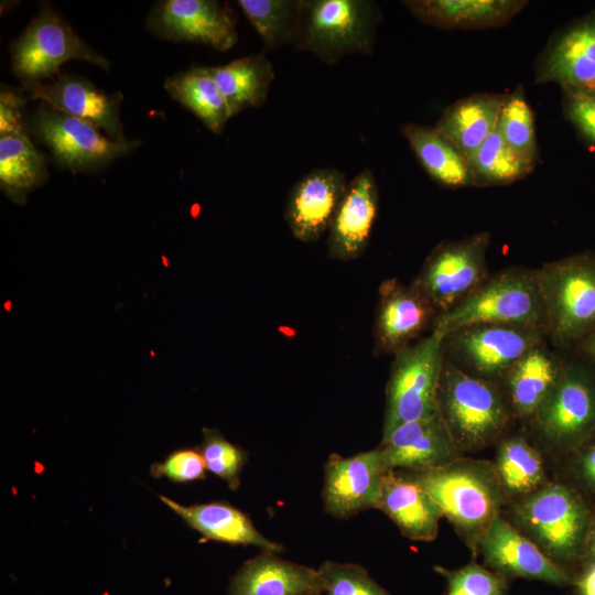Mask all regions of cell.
<instances>
[{
	"label": "cell",
	"instance_id": "cell-34",
	"mask_svg": "<svg viewBox=\"0 0 595 595\" xmlns=\"http://www.w3.org/2000/svg\"><path fill=\"white\" fill-rule=\"evenodd\" d=\"M236 3L260 36L266 50L292 45L300 0H238Z\"/></svg>",
	"mask_w": 595,
	"mask_h": 595
},
{
	"label": "cell",
	"instance_id": "cell-24",
	"mask_svg": "<svg viewBox=\"0 0 595 595\" xmlns=\"http://www.w3.org/2000/svg\"><path fill=\"white\" fill-rule=\"evenodd\" d=\"M262 552L230 580L229 595H313L322 593L317 570Z\"/></svg>",
	"mask_w": 595,
	"mask_h": 595
},
{
	"label": "cell",
	"instance_id": "cell-23",
	"mask_svg": "<svg viewBox=\"0 0 595 595\" xmlns=\"http://www.w3.org/2000/svg\"><path fill=\"white\" fill-rule=\"evenodd\" d=\"M402 4L424 24L441 30H483L508 24L526 0H404Z\"/></svg>",
	"mask_w": 595,
	"mask_h": 595
},
{
	"label": "cell",
	"instance_id": "cell-29",
	"mask_svg": "<svg viewBox=\"0 0 595 595\" xmlns=\"http://www.w3.org/2000/svg\"><path fill=\"white\" fill-rule=\"evenodd\" d=\"M401 133L433 181L450 188L474 186L466 156L434 127L409 122Z\"/></svg>",
	"mask_w": 595,
	"mask_h": 595
},
{
	"label": "cell",
	"instance_id": "cell-43",
	"mask_svg": "<svg viewBox=\"0 0 595 595\" xmlns=\"http://www.w3.org/2000/svg\"><path fill=\"white\" fill-rule=\"evenodd\" d=\"M576 586L580 595H595V561L586 563Z\"/></svg>",
	"mask_w": 595,
	"mask_h": 595
},
{
	"label": "cell",
	"instance_id": "cell-5",
	"mask_svg": "<svg viewBox=\"0 0 595 595\" xmlns=\"http://www.w3.org/2000/svg\"><path fill=\"white\" fill-rule=\"evenodd\" d=\"M478 323L534 328L547 335L537 269L511 267L497 272L461 304L439 314L433 327L447 334Z\"/></svg>",
	"mask_w": 595,
	"mask_h": 595
},
{
	"label": "cell",
	"instance_id": "cell-38",
	"mask_svg": "<svg viewBox=\"0 0 595 595\" xmlns=\"http://www.w3.org/2000/svg\"><path fill=\"white\" fill-rule=\"evenodd\" d=\"M447 583L446 595H506L507 583L504 575L491 572L476 563L458 570L434 566Z\"/></svg>",
	"mask_w": 595,
	"mask_h": 595
},
{
	"label": "cell",
	"instance_id": "cell-9",
	"mask_svg": "<svg viewBox=\"0 0 595 595\" xmlns=\"http://www.w3.org/2000/svg\"><path fill=\"white\" fill-rule=\"evenodd\" d=\"M68 61L109 71L110 62L91 48L48 6H43L11 47L12 72L23 86L52 79Z\"/></svg>",
	"mask_w": 595,
	"mask_h": 595
},
{
	"label": "cell",
	"instance_id": "cell-1",
	"mask_svg": "<svg viewBox=\"0 0 595 595\" xmlns=\"http://www.w3.org/2000/svg\"><path fill=\"white\" fill-rule=\"evenodd\" d=\"M404 472L433 498L467 545L477 551L482 536L500 516L507 497L494 465L459 457L433 470Z\"/></svg>",
	"mask_w": 595,
	"mask_h": 595
},
{
	"label": "cell",
	"instance_id": "cell-40",
	"mask_svg": "<svg viewBox=\"0 0 595 595\" xmlns=\"http://www.w3.org/2000/svg\"><path fill=\"white\" fill-rule=\"evenodd\" d=\"M206 466L195 448H180L171 453L163 462L151 466L155 478L166 477L175 483H190L205 478Z\"/></svg>",
	"mask_w": 595,
	"mask_h": 595
},
{
	"label": "cell",
	"instance_id": "cell-39",
	"mask_svg": "<svg viewBox=\"0 0 595 595\" xmlns=\"http://www.w3.org/2000/svg\"><path fill=\"white\" fill-rule=\"evenodd\" d=\"M562 112L581 141L595 153V87H563Z\"/></svg>",
	"mask_w": 595,
	"mask_h": 595
},
{
	"label": "cell",
	"instance_id": "cell-36",
	"mask_svg": "<svg viewBox=\"0 0 595 595\" xmlns=\"http://www.w3.org/2000/svg\"><path fill=\"white\" fill-rule=\"evenodd\" d=\"M206 469L225 480L231 490L240 485V473L247 462V452L230 443L216 429H203V441L196 447Z\"/></svg>",
	"mask_w": 595,
	"mask_h": 595
},
{
	"label": "cell",
	"instance_id": "cell-4",
	"mask_svg": "<svg viewBox=\"0 0 595 595\" xmlns=\"http://www.w3.org/2000/svg\"><path fill=\"white\" fill-rule=\"evenodd\" d=\"M439 412L461 452L480 450L505 431L510 407L490 380L472 376L444 355Z\"/></svg>",
	"mask_w": 595,
	"mask_h": 595
},
{
	"label": "cell",
	"instance_id": "cell-44",
	"mask_svg": "<svg viewBox=\"0 0 595 595\" xmlns=\"http://www.w3.org/2000/svg\"><path fill=\"white\" fill-rule=\"evenodd\" d=\"M580 356L595 363V329L575 346Z\"/></svg>",
	"mask_w": 595,
	"mask_h": 595
},
{
	"label": "cell",
	"instance_id": "cell-18",
	"mask_svg": "<svg viewBox=\"0 0 595 595\" xmlns=\"http://www.w3.org/2000/svg\"><path fill=\"white\" fill-rule=\"evenodd\" d=\"M347 184L342 171L321 167L312 170L292 186L284 217L295 239L314 242L328 231Z\"/></svg>",
	"mask_w": 595,
	"mask_h": 595
},
{
	"label": "cell",
	"instance_id": "cell-8",
	"mask_svg": "<svg viewBox=\"0 0 595 595\" xmlns=\"http://www.w3.org/2000/svg\"><path fill=\"white\" fill-rule=\"evenodd\" d=\"M582 358L564 363L554 389L531 419L547 445L565 456L595 432V363Z\"/></svg>",
	"mask_w": 595,
	"mask_h": 595
},
{
	"label": "cell",
	"instance_id": "cell-2",
	"mask_svg": "<svg viewBox=\"0 0 595 595\" xmlns=\"http://www.w3.org/2000/svg\"><path fill=\"white\" fill-rule=\"evenodd\" d=\"M593 513V505L561 482L547 483L512 509L519 530L562 567L582 561Z\"/></svg>",
	"mask_w": 595,
	"mask_h": 595
},
{
	"label": "cell",
	"instance_id": "cell-35",
	"mask_svg": "<svg viewBox=\"0 0 595 595\" xmlns=\"http://www.w3.org/2000/svg\"><path fill=\"white\" fill-rule=\"evenodd\" d=\"M496 130L515 152L537 165L539 147L536 117L526 98L522 84H518L510 94H507Z\"/></svg>",
	"mask_w": 595,
	"mask_h": 595
},
{
	"label": "cell",
	"instance_id": "cell-30",
	"mask_svg": "<svg viewBox=\"0 0 595 595\" xmlns=\"http://www.w3.org/2000/svg\"><path fill=\"white\" fill-rule=\"evenodd\" d=\"M48 177L43 154L25 131L0 134V188L12 202L24 205L29 193Z\"/></svg>",
	"mask_w": 595,
	"mask_h": 595
},
{
	"label": "cell",
	"instance_id": "cell-28",
	"mask_svg": "<svg viewBox=\"0 0 595 595\" xmlns=\"http://www.w3.org/2000/svg\"><path fill=\"white\" fill-rule=\"evenodd\" d=\"M230 117L261 107L274 80V69L264 52L236 58L227 64L209 66Z\"/></svg>",
	"mask_w": 595,
	"mask_h": 595
},
{
	"label": "cell",
	"instance_id": "cell-42",
	"mask_svg": "<svg viewBox=\"0 0 595 595\" xmlns=\"http://www.w3.org/2000/svg\"><path fill=\"white\" fill-rule=\"evenodd\" d=\"M25 99L22 93L2 86L0 93V134L25 131L23 122V106Z\"/></svg>",
	"mask_w": 595,
	"mask_h": 595
},
{
	"label": "cell",
	"instance_id": "cell-13",
	"mask_svg": "<svg viewBox=\"0 0 595 595\" xmlns=\"http://www.w3.org/2000/svg\"><path fill=\"white\" fill-rule=\"evenodd\" d=\"M148 28L156 36L227 52L238 42L232 11L215 0H165L151 11Z\"/></svg>",
	"mask_w": 595,
	"mask_h": 595
},
{
	"label": "cell",
	"instance_id": "cell-7",
	"mask_svg": "<svg viewBox=\"0 0 595 595\" xmlns=\"http://www.w3.org/2000/svg\"><path fill=\"white\" fill-rule=\"evenodd\" d=\"M444 338L442 329L432 327L429 335L393 355L386 387L382 436L404 423L439 413Z\"/></svg>",
	"mask_w": 595,
	"mask_h": 595
},
{
	"label": "cell",
	"instance_id": "cell-27",
	"mask_svg": "<svg viewBox=\"0 0 595 595\" xmlns=\"http://www.w3.org/2000/svg\"><path fill=\"white\" fill-rule=\"evenodd\" d=\"M507 94L474 93L447 106L434 128L466 158L496 130Z\"/></svg>",
	"mask_w": 595,
	"mask_h": 595
},
{
	"label": "cell",
	"instance_id": "cell-11",
	"mask_svg": "<svg viewBox=\"0 0 595 595\" xmlns=\"http://www.w3.org/2000/svg\"><path fill=\"white\" fill-rule=\"evenodd\" d=\"M544 336L534 328L472 324L445 334L444 355L465 372L493 381L502 378Z\"/></svg>",
	"mask_w": 595,
	"mask_h": 595
},
{
	"label": "cell",
	"instance_id": "cell-10",
	"mask_svg": "<svg viewBox=\"0 0 595 595\" xmlns=\"http://www.w3.org/2000/svg\"><path fill=\"white\" fill-rule=\"evenodd\" d=\"M489 232L483 231L454 241H442L430 252L411 284L439 314L454 309L490 277L486 253Z\"/></svg>",
	"mask_w": 595,
	"mask_h": 595
},
{
	"label": "cell",
	"instance_id": "cell-37",
	"mask_svg": "<svg viewBox=\"0 0 595 595\" xmlns=\"http://www.w3.org/2000/svg\"><path fill=\"white\" fill-rule=\"evenodd\" d=\"M317 574L324 595H391L358 564L326 561Z\"/></svg>",
	"mask_w": 595,
	"mask_h": 595
},
{
	"label": "cell",
	"instance_id": "cell-31",
	"mask_svg": "<svg viewBox=\"0 0 595 595\" xmlns=\"http://www.w3.org/2000/svg\"><path fill=\"white\" fill-rule=\"evenodd\" d=\"M163 87L214 133H221L231 118L209 66H195L172 75L164 80Z\"/></svg>",
	"mask_w": 595,
	"mask_h": 595
},
{
	"label": "cell",
	"instance_id": "cell-14",
	"mask_svg": "<svg viewBox=\"0 0 595 595\" xmlns=\"http://www.w3.org/2000/svg\"><path fill=\"white\" fill-rule=\"evenodd\" d=\"M389 472L380 447L344 457L331 454L324 466L323 506L337 519L377 508Z\"/></svg>",
	"mask_w": 595,
	"mask_h": 595
},
{
	"label": "cell",
	"instance_id": "cell-25",
	"mask_svg": "<svg viewBox=\"0 0 595 595\" xmlns=\"http://www.w3.org/2000/svg\"><path fill=\"white\" fill-rule=\"evenodd\" d=\"M159 498L187 526L208 540L253 545L262 552L280 553L284 550L280 543L260 533L246 513L226 501L184 506L166 496L159 495Z\"/></svg>",
	"mask_w": 595,
	"mask_h": 595
},
{
	"label": "cell",
	"instance_id": "cell-15",
	"mask_svg": "<svg viewBox=\"0 0 595 595\" xmlns=\"http://www.w3.org/2000/svg\"><path fill=\"white\" fill-rule=\"evenodd\" d=\"M533 71L536 84L595 87V9L553 32Z\"/></svg>",
	"mask_w": 595,
	"mask_h": 595
},
{
	"label": "cell",
	"instance_id": "cell-20",
	"mask_svg": "<svg viewBox=\"0 0 595 595\" xmlns=\"http://www.w3.org/2000/svg\"><path fill=\"white\" fill-rule=\"evenodd\" d=\"M23 88L31 99L85 120L102 129L112 140L129 141L120 120L118 95L106 94L89 80L69 74H60L50 84L37 83Z\"/></svg>",
	"mask_w": 595,
	"mask_h": 595
},
{
	"label": "cell",
	"instance_id": "cell-46",
	"mask_svg": "<svg viewBox=\"0 0 595 595\" xmlns=\"http://www.w3.org/2000/svg\"><path fill=\"white\" fill-rule=\"evenodd\" d=\"M313 595H324L323 593H316V594H313Z\"/></svg>",
	"mask_w": 595,
	"mask_h": 595
},
{
	"label": "cell",
	"instance_id": "cell-12",
	"mask_svg": "<svg viewBox=\"0 0 595 595\" xmlns=\"http://www.w3.org/2000/svg\"><path fill=\"white\" fill-rule=\"evenodd\" d=\"M32 129L56 162L72 173L100 169L128 155L139 144L136 140H112L94 125L46 104L33 115Z\"/></svg>",
	"mask_w": 595,
	"mask_h": 595
},
{
	"label": "cell",
	"instance_id": "cell-45",
	"mask_svg": "<svg viewBox=\"0 0 595 595\" xmlns=\"http://www.w3.org/2000/svg\"><path fill=\"white\" fill-rule=\"evenodd\" d=\"M595 561V507L591 521L586 544L582 558V562L589 563Z\"/></svg>",
	"mask_w": 595,
	"mask_h": 595
},
{
	"label": "cell",
	"instance_id": "cell-26",
	"mask_svg": "<svg viewBox=\"0 0 595 595\" xmlns=\"http://www.w3.org/2000/svg\"><path fill=\"white\" fill-rule=\"evenodd\" d=\"M564 363L544 340L527 351L502 377L510 409L531 420L554 389Z\"/></svg>",
	"mask_w": 595,
	"mask_h": 595
},
{
	"label": "cell",
	"instance_id": "cell-32",
	"mask_svg": "<svg viewBox=\"0 0 595 595\" xmlns=\"http://www.w3.org/2000/svg\"><path fill=\"white\" fill-rule=\"evenodd\" d=\"M494 468L508 497L521 499L545 485L541 455L521 436L499 443Z\"/></svg>",
	"mask_w": 595,
	"mask_h": 595
},
{
	"label": "cell",
	"instance_id": "cell-22",
	"mask_svg": "<svg viewBox=\"0 0 595 595\" xmlns=\"http://www.w3.org/2000/svg\"><path fill=\"white\" fill-rule=\"evenodd\" d=\"M377 509L414 541H432L443 513L433 498L404 470H389Z\"/></svg>",
	"mask_w": 595,
	"mask_h": 595
},
{
	"label": "cell",
	"instance_id": "cell-6",
	"mask_svg": "<svg viewBox=\"0 0 595 595\" xmlns=\"http://www.w3.org/2000/svg\"><path fill=\"white\" fill-rule=\"evenodd\" d=\"M547 335L575 346L595 329V253L577 252L537 269Z\"/></svg>",
	"mask_w": 595,
	"mask_h": 595
},
{
	"label": "cell",
	"instance_id": "cell-19",
	"mask_svg": "<svg viewBox=\"0 0 595 595\" xmlns=\"http://www.w3.org/2000/svg\"><path fill=\"white\" fill-rule=\"evenodd\" d=\"M379 447L389 470H433L451 464L461 455L440 412L396 428L382 436Z\"/></svg>",
	"mask_w": 595,
	"mask_h": 595
},
{
	"label": "cell",
	"instance_id": "cell-41",
	"mask_svg": "<svg viewBox=\"0 0 595 595\" xmlns=\"http://www.w3.org/2000/svg\"><path fill=\"white\" fill-rule=\"evenodd\" d=\"M574 486L594 507L595 504V432L567 455Z\"/></svg>",
	"mask_w": 595,
	"mask_h": 595
},
{
	"label": "cell",
	"instance_id": "cell-33",
	"mask_svg": "<svg viewBox=\"0 0 595 595\" xmlns=\"http://www.w3.org/2000/svg\"><path fill=\"white\" fill-rule=\"evenodd\" d=\"M466 159L476 187L508 185L524 178L536 167L515 152L497 130Z\"/></svg>",
	"mask_w": 595,
	"mask_h": 595
},
{
	"label": "cell",
	"instance_id": "cell-3",
	"mask_svg": "<svg viewBox=\"0 0 595 595\" xmlns=\"http://www.w3.org/2000/svg\"><path fill=\"white\" fill-rule=\"evenodd\" d=\"M380 20L370 0H300L292 46L328 65L346 55H370Z\"/></svg>",
	"mask_w": 595,
	"mask_h": 595
},
{
	"label": "cell",
	"instance_id": "cell-16",
	"mask_svg": "<svg viewBox=\"0 0 595 595\" xmlns=\"http://www.w3.org/2000/svg\"><path fill=\"white\" fill-rule=\"evenodd\" d=\"M439 312L412 284L385 280L378 291L374 327L375 356L394 355L432 329Z\"/></svg>",
	"mask_w": 595,
	"mask_h": 595
},
{
	"label": "cell",
	"instance_id": "cell-21",
	"mask_svg": "<svg viewBox=\"0 0 595 595\" xmlns=\"http://www.w3.org/2000/svg\"><path fill=\"white\" fill-rule=\"evenodd\" d=\"M379 191L370 169L351 178L328 229L329 258L350 261L366 250L378 216Z\"/></svg>",
	"mask_w": 595,
	"mask_h": 595
},
{
	"label": "cell",
	"instance_id": "cell-17",
	"mask_svg": "<svg viewBox=\"0 0 595 595\" xmlns=\"http://www.w3.org/2000/svg\"><path fill=\"white\" fill-rule=\"evenodd\" d=\"M477 550L485 562L504 576L539 580L555 585L574 582L564 567L501 516L484 532Z\"/></svg>",
	"mask_w": 595,
	"mask_h": 595
}]
</instances>
